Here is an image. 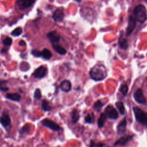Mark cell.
Returning <instances> with one entry per match:
<instances>
[{"instance_id":"ba28073f","label":"cell","mask_w":147,"mask_h":147,"mask_svg":"<svg viewBox=\"0 0 147 147\" xmlns=\"http://www.w3.org/2000/svg\"><path fill=\"white\" fill-rule=\"evenodd\" d=\"M47 72V68L44 66H40L35 70L33 75L36 78H42L46 76Z\"/></svg>"},{"instance_id":"cb8c5ba5","label":"cell","mask_w":147,"mask_h":147,"mask_svg":"<svg viewBox=\"0 0 147 147\" xmlns=\"http://www.w3.org/2000/svg\"><path fill=\"white\" fill-rule=\"evenodd\" d=\"M103 105H104L101 102V101H99V100H98V101H97L94 103V106H93V107H94V109L97 112H99L101 111V110L102 107L103 106Z\"/></svg>"},{"instance_id":"d6986e66","label":"cell","mask_w":147,"mask_h":147,"mask_svg":"<svg viewBox=\"0 0 147 147\" xmlns=\"http://www.w3.org/2000/svg\"><path fill=\"white\" fill-rule=\"evenodd\" d=\"M107 117L105 113H102L98 120V126L99 128H101L103 126L105 122L106 121Z\"/></svg>"},{"instance_id":"836d02e7","label":"cell","mask_w":147,"mask_h":147,"mask_svg":"<svg viewBox=\"0 0 147 147\" xmlns=\"http://www.w3.org/2000/svg\"><path fill=\"white\" fill-rule=\"evenodd\" d=\"M19 46H25L26 45V43H25V42L24 40H21V41L19 42Z\"/></svg>"},{"instance_id":"83f0119b","label":"cell","mask_w":147,"mask_h":147,"mask_svg":"<svg viewBox=\"0 0 147 147\" xmlns=\"http://www.w3.org/2000/svg\"><path fill=\"white\" fill-rule=\"evenodd\" d=\"M128 86L126 85H123L121 86L120 89V91L122 93V94L125 96L127 93H128Z\"/></svg>"},{"instance_id":"7402d4cb","label":"cell","mask_w":147,"mask_h":147,"mask_svg":"<svg viewBox=\"0 0 147 147\" xmlns=\"http://www.w3.org/2000/svg\"><path fill=\"white\" fill-rule=\"evenodd\" d=\"M116 106L117 108L118 109L119 112L121 115H124V113L125 112V109L124 103L122 102H118L116 103Z\"/></svg>"},{"instance_id":"30bf717a","label":"cell","mask_w":147,"mask_h":147,"mask_svg":"<svg viewBox=\"0 0 147 147\" xmlns=\"http://www.w3.org/2000/svg\"><path fill=\"white\" fill-rule=\"evenodd\" d=\"M34 3V0H20L19 2V7L21 10H24L30 7Z\"/></svg>"},{"instance_id":"e575fe53","label":"cell","mask_w":147,"mask_h":147,"mask_svg":"<svg viewBox=\"0 0 147 147\" xmlns=\"http://www.w3.org/2000/svg\"><path fill=\"white\" fill-rule=\"evenodd\" d=\"M7 51V50L5 49V48H3L2 50H1V52H6Z\"/></svg>"},{"instance_id":"4fadbf2b","label":"cell","mask_w":147,"mask_h":147,"mask_svg":"<svg viewBox=\"0 0 147 147\" xmlns=\"http://www.w3.org/2000/svg\"><path fill=\"white\" fill-rule=\"evenodd\" d=\"M60 89L64 92H68L71 89V82L68 80L63 81L60 85Z\"/></svg>"},{"instance_id":"44dd1931","label":"cell","mask_w":147,"mask_h":147,"mask_svg":"<svg viewBox=\"0 0 147 147\" xmlns=\"http://www.w3.org/2000/svg\"><path fill=\"white\" fill-rule=\"evenodd\" d=\"M42 56L44 59L48 60V59H51V58L52 57V53L48 49L45 48L42 52Z\"/></svg>"},{"instance_id":"6da1fadb","label":"cell","mask_w":147,"mask_h":147,"mask_svg":"<svg viewBox=\"0 0 147 147\" xmlns=\"http://www.w3.org/2000/svg\"><path fill=\"white\" fill-rule=\"evenodd\" d=\"M89 74L92 79L95 81H101L106 77L107 71L105 66L98 64L91 69Z\"/></svg>"},{"instance_id":"9c48e42d","label":"cell","mask_w":147,"mask_h":147,"mask_svg":"<svg viewBox=\"0 0 147 147\" xmlns=\"http://www.w3.org/2000/svg\"><path fill=\"white\" fill-rule=\"evenodd\" d=\"M47 38L53 45L56 44L60 40V36L56 31H52L48 33L47 34Z\"/></svg>"},{"instance_id":"7c38bea8","label":"cell","mask_w":147,"mask_h":147,"mask_svg":"<svg viewBox=\"0 0 147 147\" xmlns=\"http://www.w3.org/2000/svg\"><path fill=\"white\" fill-rule=\"evenodd\" d=\"M0 122L4 126L7 127L11 125V120L9 116L7 113H4L2 117L0 118Z\"/></svg>"},{"instance_id":"1f68e13d","label":"cell","mask_w":147,"mask_h":147,"mask_svg":"<svg viewBox=\"0 0 147 147\" xmlns=\"http://www.w3.org/2000/svg\"><path fill=\"white\" fill-rule=\"evenodd\" d=\"M32 54L36 57H40L42 56V52L38 50H33L32 51Z\"/></svg>"},{"instance_id":"d4e9b609","label":"cell","mask_w":147,"mask_h":147,"mask_svg":"<svg viewBox=\"0 0 147 147\" xmlns=\"http://www.w3.org/2000/svg\"><path fill=\"white\" fill-rule=\"evenodd\" d=\"M94 116L93 113L87 115L85 117V121L86 123L91 124L94 122Z\"/></svg>"},{"instance_id":"4316f807","label":"cell","mask_w":147,"mask_h":147,"mask_svg":"<svg viewBox=\"0 0 147 147\" xmlns=\"http://www.w3.org/2000/svg\"><path fill=\"white\" fill-rule=\"evenodd\" d=\"M22 33V29L21 28H17L11 33V34L13 36H19Z\"/></svg>"},{"instance_id":"f1b7e54d","label":"cell","mask_w":147,"mask_h":147,"mask_svg":"<svg viewBox=\"0 0 147 147\" xmlns=\"http://www.w3.org/2000/svg\"><path fill=\"white\" fill-rule=\"evenodd\" d=\"M42 93H41V91H40V89H36V90L34 91V98L39 99L42 98Z\"/></svg>"},{"instance_id":"d6a6232c","label":"cell","mask_w":147,"mask_h":147,"mask_svg":"<svg viewBox=\"0 0 147 147\" xmlns=\"http://www.w3.org/2000/svg\"><path fill=\"white\" fill-rule=\"evenodd\" d=\"M29 129V126L28 125H25L20 130V133H25L28 132Z\"/></svg>"},{"instance_id":"3957f363","label":"cell","mask_w":147,"mask_h":147,"mask_svg":"<svg viewBox=\"0 0 147 147\" xmlns=\"http://www.w3.org/2000/svg\"><path fill=\"white\" fill-rule=\"evenodd\" d=\"M133 112L136 121L141 124L147 126V113L138 107H133Z\"/></svg>"},{"instance_id":"7a4b0ae2","label":"cell","mask_w":147,"mask_h":147,"mask_svg":"<svg viewBox=\"0 0 147 147\" xmlns=\"http://www.w3.org/2000/svg\"><path fill=\"white\" fill-rule=\"evenodd\" d=\"M134 17L136 21L142 24L147 18V13L145 7L142 5H137L134 9Z\"/></svg>"},{"instance_id":"8992f818","label":"cell","mask_w":147,"mask_h":147,"mask_svg":"<svg viewBox=\"0 0 147 147\" xmlns=\"http://www.w3.org/2000/svg\"><path fill=\"white\" fill-rule=\"evenodd\" d=\"M42 124L47 128L51 129L54 131H58L60 129V128L58 124L49 119H44L42 121Z\"/></svg>"},{"instance_id":"2e32d148","label":"cell","mask_w":147,"mask_h":147,"mask_svg":"<svg viewBox=\"0 0 147 147\" xmlns=\"http://www.w3.org/2000/svg\"><path fill=\"white\" fill-rule=\"evenodd\" d=\"M132 136H126L122 137L119 139L115 143V145H125L130 139H132Z\"/></svg>"},{"instance_id":"ffe728a7","label":"cell","mask_w":147,"mask_h":147,"mask_svg":"<svg viewBox=\"0 0 147 147\" xmlns=\"http://www.w3.org/2000/svg\"><path fill=\"white\" fill-rule=\"evenodd\" d=\"M53 47L54 48V50H55V51L56 52H58L59 54L63 55H65L67 52L66 50H65V48H64L63 47L58 45V44H54L53 45Z\"/></svg>"},{"instance_id":"5b68a950","label":"cell","mask_w":147,"mask_h":147,"mask_svg":"<svg viewBox=\"0 0 147 147\" xmlns=\"http://www.w3.org/2000/svg\"><path fill=\"white\" fill-rule=\"evenodd\" d=\"M133 97L134 100L140 104H145L146 99L143 94L142 90L140 89H137L133 93Z\"/></svg>"},{"instance_id":"f546056e","label":"cell","mask_w":147,"mask_h":147,"mask_svg":"<svg viewBox=\"0 0 147 147\" xmlns=\"http://www.w3.org/2000/svg\"><path fill=\"white\" fill-rule=\"evenodd\" d=\"M12 43V40L10 38H7L3 40V44L6 46H10Z\"/></svg>"},{"instance_id":"9a60e30c","label":"cell","mask_w":147,"mask_h":147,"mask_svg":"<svg viewBox=\"0 0 147 147\" xmlns=\"http://www.w3.org/2000/svg\"><path fill=\"white\" fill-rule=\"evenodd\" d=\"M119 44L121 49L126 50L128 47V40L123 36H120L119 39Z\"/></svg>"},{"instance_id":"603a6c76","label":"cell","mask_w":147,"mask_h":147,"mask_svg":"<svg viewBox=\"0 0 147 147\" xmlns=\"http://www.w3.org/2000/svg\"><path fill=\"white\" fill-rule=\"evenodd\" d=\"M42 108L46 112H48L50 111L51 110V107L50 105L49 102L47 101V100H43L42 101Z\"/></svg>"},{"instance_id":"5bb4252c","label":"cell","mask_w":147,"mask_h":147,"mask_svg":"<svg viewBox=\"0 0 147 147\" xmlns=\"http://www.w3.org/2000/svg\"><path fill=\"white\" fill-rule=\"evenodd\" d=\"M126 129V119H124L118 125L117 132L119 134L124 133Z\"/></svg>"},{"instance_id":"484cf974","label":"cell","mask_w":147,"mask_h":147,"mask_svg":"<svg viewBox=\"0 0 147 147\" xmlns=\"http://www.w3.org/2000/svg\"><path fill=\"white\" fill-rule=\"evenodd\" d=\"M7 82L3 81L2 80H0V90L3 91H6L9 90V88L6 86V83Z\"/></svg>"},{"instance_id":"8fae6325","label":"cell","mask_w":147,"mask_h":147,"mask_svg":"<svg viewBox=\"0 0 147 147\" xmlns=\"http://www.w3.org/2000/svg\"><path fill=\"white\" fill-rule=\"evenodd\" d=\"M52 18L55 22H62L64 19V13L62 10L57 9L56 10L53 15Z\"/></svg>"},{"instance_id":"d590c367","label":"cell","mask_w":147,"mask_h":147,"mask_svg":"<svg viewBox=\"0 0 147 147\" xmlns=\"http://www.w3.org/2000/svg\"><path fill=\"white\" fill-rule=\"evenodd\" d=\"M146 3H147V0H146Z\"/></svg>"},{"instance_id":"4dcf8cb0","label":"cell","mask_w":147,"mask_h":147,"mask_svg":"<svg viewBox=\"0 0 147 147\" xmlns=\"http://www.w3.org/2000/svg\"><path fill=\"white\" fill-rule=\"evenodd\" d=\"M103 144L102 143H96L93 141H91L90 142V147H103Z\"/></svg>"},{"instance_id":"e0dca14e","label":"cell","mask_w":147,"mask_h":147,"mask_svg":"<svg viewBox=\"0 0 147 147\" xmlns=\"http://www.w3.org/2000/svg\"><path fill=\"white\" fill-rule=\"evenodd\" d=\"M80 117L79 112L77 109H74L71 112V120L73 124H75L78 122Z\"/></svg>"},{"instance_id":"52a82bcc","label":"cell","mask_w":147,"mask_h":147,"mask_svg":"<svg viewBox=\"0 0 147 147\" xmlns=\"http://www.w3.org/2000/svg\"><path fill=\"white\" fill-rule=\"evenodd\" d=\"M136 20L133 16H130L129 17L128 24L126 29V36H129L131 34L136 26Z\"/></svg>"},{"instance_id":"ac0fdd59","label":"cell","mask_w":147,"mask_h":147,"mask_svg":"<svg viewBox=\"0 0 147 147\" xmlns=\"http://www.w3.org/2000/svg\"><path fill=\"white\" fill-rule=\"evenodd\" d=\"M6 97H7V98H8L10 100L16 101V102L20 101V100L21 99V95L19 94H17V93L7 94Z\"/></svg>"},{"instance_id":"277c9868","label":"cell","mask_w":147,"mask_h":147,"mask_svg":"<svg viewBox=\"0 0 147 147\" xmlns=\"http://www.w3.org/2000/svg\"><path fill=\"white\" fill-rule=\"evenodd\" d=\"M105 114L107 117L113 120L117 119L119 116L116 109L111 105H109L106 107L105 110Z\"/></svg>"}]
</instances>
